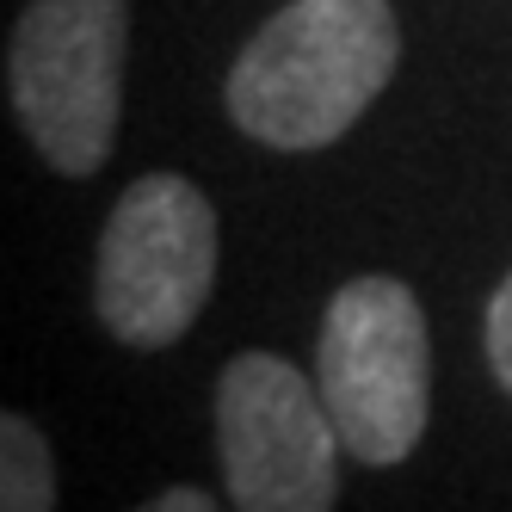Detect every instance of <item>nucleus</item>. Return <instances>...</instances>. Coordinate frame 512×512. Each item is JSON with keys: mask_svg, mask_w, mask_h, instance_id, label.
Wrapping results in <instances>:
<instances>
[{"mask_svg": "<svg viewBox=\"0 0 512 512\" xmlns=\"http://www.w3.org/2000/svg\"><path fill=\"white\" fill-rule=\"evenodd\" d=\"M401 62L389 0H290L229 68V118L284 155L340 142Z\"/></svg>", "mask_w": 512, "mask_h": 512, "instance_id": "nucleus-1", "label": "nucleus"}, {"mask_svg": "<svg viewBox=\"0 0 512 512\" xmlns=\"http://www.w3.org/2000/svg\"><path fill=\"white\" fill-rule=\"evenodd\" d=\"M124 0H25L7 44L13 118L56 173H99L124 105Z\"/></svg>", "mask_w": 512, "mask_h": 512, "instance_id": "nucleus-2", "label": "nucleus"}, {"mask_svg": "<svg viewBox=\"0 0 512 512\" xmlns=\"http://www.w3.org/2000/svg\"><path fill=\"white\" fill-rule=\"evenodd\" d=\"M315 383L327 395L346 457L358 463H401L426 432V315L401 278H352L321 315L315 340Z\"/></svg>", "mask_w": 512, "mask_h": 512, "instance_id": "nucleus-3", "label": "nucleus"}, {"mask_svg": "<svg viewBox=\"0 0 512 512\" xmlns=\"http://www.w3.org/2000/svg\"><path fill=\"white\" fill-rule=\"evenodd\" d=\"M216 284V210L179 173H149L118 198L99 235L93 303L112 340L161 352L186 340Z\"/></svg>", "mask_w": 512, "mask_h": 512, "instance_id": "nucleus-4", "label": "nucleus"}, {"mask_svg": "<svg viewBox=\"0 0 512 512\" xmlns=\"http://www.w3.org/2000/svg\"><path fill=\"white\" fill-rule=\"evenodd\" d=\"M216 445L235 512H334L346 438L327 395L278 352L229 358L216 383Z\"/></svg>", "mask_w": 512, "mask_h": 512, "instance_id": "nucleus-5", "label": "nucleus"}, {"mask_svg": "<svg viewBox=\"0 0 512 512\" xmlns=\"http://www.w3.org/2000/svg\"><path fill=\"white\" fill-rule=\"evenodd\" d=\"M0 512H56L50 445L25 414L0 420Z\"/></svg>", "mask_w": 512, "mask_h": 512, "instance_id": "nucleus-6", "label": "nucleus"}, {"mask_svg": "<svg viewBox=\"0 0 512 512\" xmlns=\"http://www.w3.org/2000/svg\"><path fill=\"white\" fill-rule=\"evenodd\" d=\"M488 364H494L500 389L512 395V272H506V284L494 290V303H488Z\"/></svg>", "mask_w": 512, "mask_h": 512, "instance_id": "nucleus-7", "label": "nucleus"}, {"mask_svg": "<svg viewBox=\"0 0 512 512\" xmlns=\"http://www.w3.org/2000/svg\"><path fill=\"white\" fill-rule=\"evenodd\" d=\"M136 512H223L204 488H167V494H155L149 506H136Z\"/></svg>", "mask_w": 512, "mask_h": 512, "instance_id": "nucleus-8", "label": "nucleus"}]
</instances>
